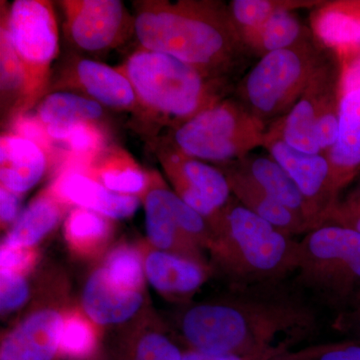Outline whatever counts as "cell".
<instances>
[{"label":"cell","instance_id":"2","mask_svg":"<svg viewBox=\"0 0 360 360\" xmlns=\"http://www.w3.org/2000/svg\"><path fill=\"white\" fill-rule=\"evenodd\" d=\"M134 6L142 49L179 59L206 77L232 82L252 56L224 2L148 0Z\"/></svg>","mask_w":360,"mask_h":360},{"label":"cell","instance_id":"37","mask_svg":"<svg viewBox=\"0 0 360 360\" xmlns=\"http://www.w3.org/2000/svg\"><path fill=\"white\" fill-rule=\"evenodd\" d=\"M326 224L338 225L360 233V196L338 201L329 212Z\"/></svg>","mask_w":360,"mask_h":360},{"label":"cell","instance_id":"40","mask_svg":"<svg viewBox=\"0 0 360 360\" xmlns=\"http://www.w3.org/2000/svg\"><path fill=\"white\" fill-rule=\"evenodd\" d=\"M335 326L343 330L354 329L360 336V291L348 309L338 314Z\"/></svg>","mask_w":360,"mask_h":360},{"label":"cell","instance_id":"25","mask_svg":"<svg viewBox=\"0 0 360 360\" xmlns=\"http://www.w3.org/2000/svg\"><path fill=\"white\" fill-rule=\"evenodd\" d=\"M255 184L279 203L295 213L309 227L307 205L288 172L271 156L248 155L234 160Z\"/></svg>","mask_w":360,"mask_h":360},{"label":"cell","instance_id":"18","mask_svg":"<svg viewBox=\"0 0 360 360\" xmlns=\"http://www.w3.org/2000/svg\"><path fill=\"white\" fill-rule=\"evenodd\" d=\"M151 181L148 191L142 198L146 212V229L149 243L156 250L169 251L206 262L202 250L194 245L180 231L172 203V189L156 172H150Z\"/></svg>","mask_w":360,"mask_h":360},{"label":"cell","instance_id":"41","mask_svg":"<svg viewBox=\"0 0 360 360\" xmlns=\"http://www.w3.org/2000/svg\"><path fill=\"white\" fill-rule=\"evenodd\" d=\"M272 357L266 355H236V354H212L206 352L189 349L184 352L181 360H271Z\"/></svg>","mask_w":360,"mask_h":360},{"label":"cell","instance_id":"24","mask_svg":"<svg viewBox=\"0 0 360 360\" xmlns=\"http://www.w3.org/2000/svg\"><path fill=\"white\" fill-rule=\"evenodd\" d=\"M86 172L113 193L141 200L150 186V172H144L132 155L118 146H108Z\"/></svg>","mask_w":360,"mask_h":360},{"label":"cell","instance_id":"35","mask_svg":"<svg viewBox=\"0 0 360 360\" xmlns=\"http://www.w3.org/2000/svg\"><path fill=\"white\" fill-rule=\"evenodd\" d=\"M30 285L26 276L0 272V311L2 316L13 314L30 300Z\"/></svg>","mask_w":360,"mask_h":360},{"label":"cell","instance_id":"43","mask_svg":"<svg viewBox=\"0 0 360 360\" xmlns=\"http://www.w3.org/2000/svg\"><path fill=\"white\" fill-rule=\"evenodd\" d=\"M357 196H360V174L359 175L356 184H355L352 191L348 193L347 198H357Z\"/></svg>","mask_w":360,"mask_h":360},{"label":"cell","instance_id":"6","mask_svg":"<svg viewBox=\"0 0 360 360\" xmlns=\"http://www.w3.org/2000/svg\"><path fill=\"white\" fill-rule=\"evenodd\" d=\"M291 279L319 307L345 311L360 291V233L333 224L307 232Z\"/></svg>","mask_w":360,"mask_h":360},{"label":"cell","instance_id":"21","mask_svg":"<svg viewBox=\"0 0 360 360\" xmlns=\"http://www.w3.org/2000/svg\"><path fill=\"white\" fill-rule=\"evenodd\" d=\"M219 167L226 175L232 195L250 212L292 238L309 232L300 217L265 193L236 161L222 163Z\"/></svg>","mask_w":360,"mask_h":360},{"label":"cell","instance_id":"9","mask_svg":"<svg viewBox=\"0 0 360 360\" xmlns=\"http://www.w3.org/2000/svg\"><path fill=\"white\" fill-rule=\"evenodd\" d=\"M341 65L333 49L314 73L292 110L277 120L283 141L302 153H321L322 142L335 141L340 131Z\"/></svg>","mask_w":360,"mask_h":360},{"label":"cell","instance_id":"10","mask_svg":"<svg viewBox=\"0 0 360 360\" xmlns=\"http://www.w3.org/2000/svg\"><path fill=\"white\" fill-rule=\"evenodd\" d=\"M65 37L79 51L106 53L135 35L134 16L120 0H65Z\"/></svg>","mask_w":360,"mask_h":360},{"label":"cell","instance_id":"12","mask_svg":"<svg viewBox=\"0 0 360 360\" xmlns=\"http://www.w3.org/2000/svg\"><path fill=\"white\" fill-rule=\"evenodd\" d=\"M264 148L288 172L300 189L307 205L310 231L322 226L340 201L331 186L328 156L309 155L291 148L283 141L277 122L267 129Z\"/></svg>","mask_w":360,"mask_h":360},{"label":"cell","instance_id":"32","mask_svg":"<svg viewBox=\"0 0 360 360\" xmlns=\"http://www.w3.org/2000/svg\"><path fill=\"white\" fill-rule=\"evenodd\" d=\"M184 352L160 329H143L130 341L120 360H181Z\"/></svg>","mask_w":360,"mask_h":360},{"label":"cell","instance_id":"29","mask_svg":"<svg viewBox=\"0 0 360 360\" xmlns=\"http://www.w3.org/2000/svg\"><path fill=\"white\" fill-rule=\"evenodd\" d=\"M0 71H1V101L9 108L11 120L22 110L25 96V77L20 58L14 51L7 30L6 18L1 13L0 27Z\"/></svg>","mask_w":360,"mask_h":360},{"label":"cell","instance_id":"30","mask_svg":"<svg viewBox=\"0 0 360 360\" xmlns=\"http://www.w3.org/2000/svg\"><path fill=\"white\" fill-rule=\"evenodd\" d=\"M326 2L319 0H233L229 6L239 32H243L264 25L281 11L321 6Z\"/></svg>","mask_w":360,"mask_h":360},{"label":"cell","instance_id":"38","mask_svg":"<svg viewBox=\"0 0 360 360\" xmlns=\"http://www.w3.org/2000/svg\"><path fill=\"white\" fill-rule=\"evenodd\" d=\"M21 200L22 195L0 186V224L2 231H9L20 217L23 210Z\"/></svg>","mask_w":360,"mask_h":360},{"label":"cell","instance_id":"17","mask_svg":"<svg viewBox=\"0 0 360 360\" xmlns=\"http://www.w3.org/2000/svg\"><path fill=\"white\" fill-rule=\"evenodd\" d=\"M144 291L127 290L111 281L101 265L85 281L82 310L98 328L127 323L143 309Z\"/></svg>","mask_w":360,"mask_h":360},{"label":"cell","instance_id":"14","mask_svg":"<svg viewBox=\"0 0 360 360\" xmlns=\"http://www.w3.org/2000/svg\"><path fill=\"white\" fill-rule=\"evenodd\" d=\"M326 156L333 193L340 200L341 191L360 174V70L341 77L340 131Z\"/></svg>","mask_w":360,"mask_h":360},{"label":"cell","instance_id":"3","mask_svg":"<svg viewBox=\"0 0 360 360\" xmlns=\"http://www.w3.org/2000/svg\"><path fill=\"white\" fill-rule=\"evenodd\" d=\"M210 252L231 286L286 281L297 269L300 241L245 207L233 195L212 225Z\"/></svg>","mask_w":360,"mask_h":360},{"label":"cell","instance_id":"13","mask_svg":"<svg viewBox=\"0 0 360 360\" xmlns=\"http://www.w3.org/2000/svg\"><path fill=\"white\" fill-rule=\"evenodd\" d=\"M53 84V91L75 92L103 108L146 116L127 75L101 61L75 56L66 59Z\"/></svg>","mask_w":360,"mask_h":360},{"label":"cell","instance_id":"16","mask_svg":"<svg viewBox=\"0 0 360 360\" xmlns=\"http://www.w3.org/2000/svg\"><path fill=\"white\" fill-rule=\"evenodd\" d=\"M51 189L68 206L85 208L112 220L132 217L141 200L137 196L113 193L84 169L59 170Z\"/></svg>","mask_w":360,"mask_h":360},{"label":"cell","instance_id":"42","mask_svg":"<svg viewBox=\"0 0 360 360\" xmlns=\"http://www.w3.org/2000/svg\"><path fill=\"white\" fill-rule=\"evenodd\" d=\"M338 56H357L360 58V44L355 45H349V46L338 47L335 49Z\"/></svg>","mask_w":360,"mask_h":360},{"label":"cell","instance_id":"26","mask_svg":"<svg viewBox=\"0 0 360 360\" xmlns=\"http://www.w3.org/2000/svg\"><path fill=\"white\" fill-rule=\"evenodd\" d=\"M240 34L251 56L259 58L270 52L288 49L314 35L302 25L293 11L276 13L264 25L243 30Z\"/></svg>","mask_w":360,"mask_h":360},{"label":"cell","instance_id":"36","mask_svg":"<svg viewBox=\"0 0 360 360\" xmlns=\"http://www.w3.org/2000/svg\"><path fill=\"white\" fill-rule=\"evenodd\" d=\"M37 248H13L1 245L0 272L27 276L37 262Z\"/></svg>","mask_w":360,"mask_h":360},{"label":"cell","instance_id":"15","mask_svg":"<svg viewBox=\"0 0 360 360\" xmlns=\"http://www.w3.org/2000/svg\"><path fill=\"white\" fill-rule=\"evenodd\" d=\"M63 314L52 307L32 310L2 336L0 360L56 359Z\"/></svg>","mask_w":360,"mask_h":360},{"label":"cell","instance_id":"39","mask_svg":"<svg viewBox=\"0 0 360 360\" xmlns=\"http://www.w3.org/2000/svg\"><path fill=\"white\" fill-rule=\"evenodd\" d=\"M317 13L338 15L360 22V0L326 1L317 9Z\"/></svg>","mask_w":360,"mask_h":360},{"label":"cell","instance_id":"8","mask_svg":"<svg viewBox=\"0 0 360 360\" xmlns=\"http://www.w3.org/2000/svg\"><path fill=\"white\" fill-rule=\"evenodd\" d=\"M1 13L25 72L22 115L46 94L52 63L59 54L58 21L51 2L46 0H15L9 9H2Z\"/></svg>","mask_w":360,"mask_h":360},{"label":"cell","instance_id":"7","mask_svg":"<svg viewBox=\"0 0 360 360\" xmlns=\"http://www.w3.org/2000/svg\"><path fill=\"white\" fill-rule=\"evenodd\" d=\"M267 129L238 99L227 97L170 129L165 141L184 155L222 165L264 148Z\"/></svg>","mask_w":360,"mask_h":360},{"label":"cell","instance_id":"34","mask_svg":"<svg viewBox=\"0 0 360 360\" xmlns=\"http://www.w3.org/2000/svg\"><path fill=\"white\" fill-rule=\"evenodd\" d=\"M13 134L20 135L27 141H32L33 143L40 146L51 160L52 163H58V150L54 146V142L52 141L51 136L47 134L42 122H40L37 115L28 112L16 116L11 120V131Z\"/></svg>","mask_w":360,"mask_h":360},{"label":"cell","instance_id":"1","mask_svg":"<svg viewBox=\"0 0 360 360\" xmlns=\"http://www.w3.org/2000/svg\"><path fill=\"white\" fill-rule=\"evenodd\" d=\"M321 309L291 278L231 286L224 295L188 305L177 328L196 352L274 359L321 331Z\"/></svg>","mask_w":360,"mask_h":360},{"label":"cell","instance_id":"31","mask_svg":"<svg viewBox=\"0 0 360 360\" xmlns=\"http://www.w3.org/2000/svg\"><path fill=\"white\" fill-rule=\"evenodd\" d=\"M101 267L111 281L127 290L144 291V255L134 246H115L104 257Z\"/></svg>","mask_w":360,"mask_h":360},{"label":"cell","instance_id":"23","mask_svg":"<svg viewBox=\"0 0 360 360\" xmlns=\"http://www.w3.org/2000/svg\"><path fill=\"white\" fill-rule=\"evenodd\" d=\"M35 115L56 143L70 127L79 122H98L104 108L89 97L71 91H52L37 103Z\"/></svg>","mask_w":360,"mask_h":360},{"label":"cell","instance_id":"19","mask_svg":"<svg viewBox=\"0 0 360 360\" xmlns=\"http://www.w3.org/2000/svg\"><path fill=\"white\" fill-rule=\"evenodd\" d=\"M144 269L146 279L155 290L174 298L191 297L212 272L207 262L153 248L144 255Z\"/></svg>","mask_w":360,"mask_h":360},{"label":"cell","instance_id":"22","mask_svg":"<svg viewBox=\"0 0 360 360\" xmlns=\"http://www.w3.org/2000/svg\"><path fill=\"white\" fill-rule=\"evenodd\" d=\"M70 207L47 187L22 210L15 224L7 231L1 245L37 248L66 217Z\"/></svg>","mask_w":360,"mask_h":360},{"label":"cell","instance_id":"5","mask_svg":"<svg viewBox=\"0 0 360 360\" xmlns=\"http://www.w3.org/2000/svg\"><path fill=\"white\" fill-rule=\"evenodd\" d=\"M330 51L315 35L270 52L234 87V98L267 127L292 110Z\"/></svg>","mask_w":360,"mask_h":360},{"label":"cell","instance_id":"33","mask_svg":"<svg viewBox=\"0 0 360 360\" xmlns=\"http://www.w3.org/2000/svg\"><path fill=\"white\" fill-rule=\"evenodd\" d=\"M271 360H360V345L349 340L321 343L285 352Z\"/></svg>","mask_w":360,"mask_h":360},{"label":"cell","instance_id":"27","mask_svg":"<svg viewBox=\"0 0 360 360\" xmlns=\"http://www.w3.org/2000/svg\"><path fill=\"white\" fill-rule=\"evenodd\" d=\"M113 220L91 210L73 207L66 214L63 232L73 252L82 257L98 255L110 243Z\"/></svg>","mask_w":360,"mask_h":360},{"label":"cell","instance_id":"4","mask_svg":"<svg viewBox=\"0 0 360 360\" xmlns=\"http://www.w3.org/2000/svg\"><path fill=\"white\" fill-rule=\"evenodd\" d=\"M135 90L146 117L170 129L224 101L233 84L212 79L179 59L139 47L120 66Z\"/></svg>","mask_w":360,"mask_h":360},{"label":"cell","instance_id":"11","mask_svg":"<svg viewBox=\"0 0 360 360\" xmlns=\"http://www.w3.org/2000/svg\"><path fill=\"white\" fill-rule=\"evenodd\" d=\"M158 158L174 193L212 226L232 196L224 172L184 155L165 141L158 146Z\"/></svg>","mask_w":360,"mask_h":360},{"label":"cell","instance_id":"20","mask_svg":"<svg viewBox=\"0 0 360 360\" xmlns=\"http://www.w3.org/2000/svg\"><path fill=\"white\" fill-rule=\"evenodd\" d=\"M51 167L44 149L9 132L0 139V184L4 188L23 195L44 179Z\"/></svg>","mask_w":360,"mask_h":360},{"label":"cell","instance_id":"28","mask_svg":"<svg viewBox=\"0 0 360 360\" xmlns=\"http://www.w3.org/2000/svg\"><path fill=\"white\" fill-rule=\"evenodd\" d=\"M99 341L98 326L82 310H65L58 357L66 360H92L97 357Z\"/></svg>","mask_w":360,"mask_h":360}]
</instances>
